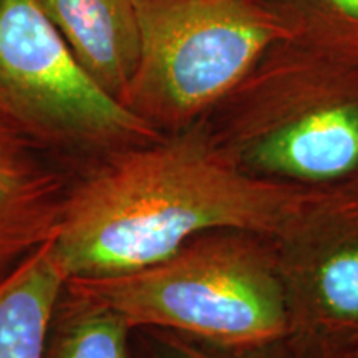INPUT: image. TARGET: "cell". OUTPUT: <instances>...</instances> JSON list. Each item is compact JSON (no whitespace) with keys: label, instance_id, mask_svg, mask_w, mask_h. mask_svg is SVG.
<instances>
[{"label":"cell","instance_id":"6da1fadb","mask_svg":"<svg viewBox=\"0 0 358 358\" xmlns=\"http://www.w3.org/2000/svg\"><path fill=\"white\" fill-rule=\"evenodd\" d=\"M337 198L347 196L249 178L201 118L83 168L50 241L52 256L66 280L110 279L171 257L206 231L241 227L280 237Z\"/></svg>","mask_w":358,"mask_h":358},{"label":"cell","instance_id":"7a4b0ae2","mask_svg":"<svg viewBox=\"0 0 358 358\" xmlns=\"http://www.w3.org/2000/svg\"><path fill=\"white\" fill-rule=\"evenodd\" d=\"M203 120L249 178L358 198V57L277 40Z\"/></svg>","mask_w":358,"mask_h":358},{"label":"cell","instance_id":"3957f363","mask_svg":"<svg viewBox=\"0 0 358 358\" xmlns=\"http://www.w3.org/2000/svg\"><path fill=\"white\" fill-rule=\"evenodd\" d=\"M138 327L226 345L290 335L277 236L241 227L201 232L133 274L70 280Z\"/></svg>","mask_w":358,"mask_h":358},{"label":"cell","instance_id":"277c9868","mask_svg":"<svg viewBox=\"0 0 358 358\" xmlns=\"http://www.w3.org/2000/svg\"><path fill=\"white\" fill-rule=\"evenodd\" d=\"M140 58L120 101L159 133L189 127L285 37L259 0H134Z\"/></svg>","mask_w":358,"mask_h":358},{"label":"cell","instance_id":"5b68a950","mask_svg":"<svg viewBox=\"0 0 358 358\" xmlns=\"http://www.w3.org/2000/svg\"><path fill=\"white\" fill-rule=\"evenodd\" d=\"M0 111L80 171L163 136L92 78L38 0H0Z\"/></svg>","mask_w":358,"mask_h":358},{"label":"cell","instance_id":"8992f818","mask_svg":"<svg viewBox=\"0 0 358 358\" xmlns=\"http://www.w3.org/2000/svg\"><path fill=\"white\" fill-rule=\"evenodd\" d=\"M290 335L308 348L358 334V198H337L277 237Z\"/></svg>","mask_w":358,"mask_h":358},{"label":"cell","instance_id":"52a82bcc","mask_svg":"<svg viewBox=\"0 0 358 358\" xmlns=\"http://www.w3.org/2000/svg\"><path fill=\"white\" fill-rule=\"evenodd\" d=\"M78 174L0 111V282L55 237Z\"/></svg>","mask_w":358,"mask_h":358},{"label":"cell","instance_id":"ba28073f","mask_svg":"<svg viewBox=\"0 0 358 358\" xmlns=\"http://www.w3.org/2000/svg\"><path fill=\"white\" fill-rule=\"evenodd\" d=\"M38 3L80 65L120 100L140 58L134 0H38Z\"/></svg>","mask_w":358,"mask_h":358},{"label":"cell","instance_id":"9c48e42d","mask_svg":"<svg viewBox=\"0 0 358 358\" xmlns=\"http://www.w3.org/2000/svg\"><path fill=\"white\" fill-rule=\"evenodd\" d=\"M65 282L50 241L0 282V358H43L48 325Z\"/></svg>","mask_w":358,"mask_h":358},{"label":"cell","instance_id":"30bf717a","mask_svg":"<svg viewBox=\"0 0 358 358\" xmlns=\"http://www.w3.org/2000/svg\"><path fill=\"white\" fill-rule=\"evenodd\" d=\"M133 327L101 299L66 280L53 308L43 358H133Z\"/></svg>","mask_w":358,"mask_h":358},{"label":"cell","instance_id":"8fae6325","mask_svg":"<svg viewBox=\"0 0 358 358\" xmlns=\"http://www.w3.org/2000/svg\"><path fill=\"white\" fill-rule=\"evenodd\" d=\"M285 37L358 57V0H259Z\"/></svg>","mask_w":358,"mask_h":358},{"label":"cell","instance_id":"7c38bea8","mask_svg":"<svg viewBox=\"0 0 358 358\" xmlns=\"http://www.w3.org/2000/svg\"><path fill=\"white\" fill-rule=\"evenodd\" d=\"M133 358H317L292 335L245 345H226L192 335L138 327L131 335Z\"/></svg>","mask_w":358,"mask_h":358},{"label":"cell","instance_id":"4fadbf2b","mask_svg":"<svg viewBox=\"0 0 358 358\" xmlns=\"http://www.w3.org/2000/svg\"><path fill=\"white\" fill-rule=\"evenodd\" d=\"M317 358H358V334L310 348Z\"/></svg>","mask_w":358,"mask_h":358}]
</instances>
